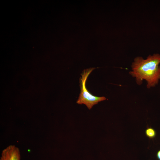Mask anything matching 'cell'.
<instances>
[{
	"label": "cell",
	"instance_id": "6da1fadb",
	"mask_svg": "<svg viewBox=\"0 0 160 160\" xmlns=\"http://www.w3.org/2000/svg\"><path fill=\"white\" fill-rule=\"evenodd\" d=\"M160 55L158 54L149 55L145 59L137 57L132 63L129 73L135 78L138 84H141L145 80L147 82V88L154 87L160 79Z\"/></svg>",
	"mask_w": 160,
	"mask_h": 160
},
{
	"label": "cell",
	"instance_id": "7a4b0ae2",
	"mask_svg": "<svg viewBox=\"0 0 160 160\" xmlns=\"http://www.w3.org/2000/svg\"><path fill=\"white\" fill-rule=\"evenodd\" d=\"M95 68H90L84 70L81 74L79 79L81 89L79 97L76 101L78 104H85L89 109L97 104L99 102L105 100L106 98L104 96L97 97L93 95L88 91L86 87V82L88 76Z\"/></svg>",
	"mask_w": 160,
	"mask_h": 160
},
{
	"label": "cell",
	"instance_id": "3957f363",
	"mask_svg": "<svg viewBox=\"0 0 160 160\" xmlns=\"http://www.w3.org/2000/svg\"><path fill=\"white\" fill-rule=\"evenodd\" d=\"M20 159L19 148L14 145H10L2 150L0 160H20Z\"/></svg>",
	"mask_w": 160,
	"mask_h": 160
},
{
	"label": "cell",
	"instance_id": "277c9868",
	"mask_svg": "<svg viewBox=\"0 0 160 160\" xmlns=\"http://www.w3.org/2000/svg\"><path fill=\"white\" fill-rule=\"evenodd\" d=\"M146 136L150 139L154 138L156 135V132L155 130L152 127H148L145 130Z\"/></svg>",
	"mask_w": 160,
	"mask_h": 160
},
{
	"label": "cell",
	"instance_id": "5b68a950",
	"mask_svg": "<svg viewBox=\"0 0 160 160\" xmlns=\"http://www.w3.org/2000/svg\"><path fill=\"white\" fill-rule=\"evenodd\" d=\"M156 157L159 160H160V150L157 152Z\"/></svg>",
	"mask_w": 160,
	"mask_h": 160
}]
</instances>
